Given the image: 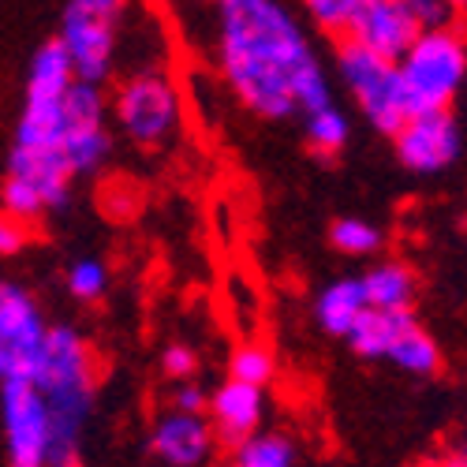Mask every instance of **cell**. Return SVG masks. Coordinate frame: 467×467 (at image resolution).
I'll list each match as a JSON object with an SVG mask.
<instances>
[{"label": "cell", "mask_w": 467, "mask_h": 467, "mask_svg": "<svg viewBox=\"0 0 467 467\" xmlns=\"http://www.w3.org/2000/svg\"><path fill=\"white\" fill-rule=\"evenodd\" d=\"M221 71L236 98L265 120L333 109L329 79L296 16L277 0H224L217 8Z\"/></svg>", "instance_id": "6da1fadb"}, {"label": "cell", "mask_w": 467, "mask_h": 467, "mask_svg": "<svg viewBox=\"0 0 467 467\" xmlns=\"http://www.w3.org/2000/svg\"><path fill=\"white\" fill-rule=\"evenodd\" d=\"M397 75H400V90L408 105V120L411 116H426V112H449L467 75L463 37L452 26L422 30L419 42L397 64Z\"/></svg>", "instance_id": "7a4b0ae2"}, {"label": "cell", "mask_w": 467, "mask_h": 467, "mask_svg": "<svg viewBox=\"0 0 467 467\" xmlns=\"http://www.w3.org/2000/svg\"><path fill=\"white\" fill-rule=\"evenodd\" d=\"M120 16H124V5H116V0H71L64 8L57 42L71 64L75 83L98 87L109 79Z\"/></svg>", "instance_id": "3957f363"}, {"label": "cell", "mask_w": 467, "mask_h": 467, "mask_svg": "<svg viewBox=\"0 0 467 467\" xmlns=\"http://www.w3.org/2000/svg\"><path fill=\"white\" fill-rule=\"evenodd\" d=\"M337 67L344 75L348 90L356 94L359 109L367 112V120L381 135H397L408 124V105H404L400 75L393 64L378 60L374 53H367L352 42H340L337 46Z\"/></svg>", "instance_id": "277c9868"}, {"label": "cell", "mask_w": 467, "mask_h": 467, "mask_svg": "<svg viewBox=\"0 0 467 467\" xmlns=\"http://www.w3.org/2000/svg\"><path fill=\"white\" fill-rule=\"evenodd\" d=\"M116 120L139 146H165L180 128V94L165 71H139L112 98Z\"/></svg>", "instance_id": "5b68a950"}, {"label": "cell", "mask_w": 467, "mask_h": 467, "mask_svg": "<svg viewBox=\"0 0 467 467\" xmlns=\"http://www.w3.org/2000/svg\"><path fill=\"white\" fill-rule=\"evenodd\" d=\"M46 333L49 326L42 322V310L30 292L0 281V381H37Z\"/></svg>", "instance_id": "8992f818"}, {"label": "cell", "mask_w": 467, "mask_h": 467, "mask_svg": "<svg viewBox=\"0 0 467 467\" xmlns=\"http://www.w3.org/2000/svg\"><path fill=\"white\" fill-rule=\"evenodd\" d=\"M60 158L71 176L94 172L109 158V131H105V98L98 87L71 83L60 105Z\"/></svg>", "instance_id": "52a82bcc"}, {"label": "cell", "mask_w": 467, "mask_h": 467, "mask_svg": "<svg viewBox=\"0 0 467 467\" xmlns=\"http://www.w3.org/2000/svg\"><path fill=\"white\" fill-rule=\"evenodd\" d=\"M419 34L422 26L415 23L408 0H356V16L348 23L344 42H352L397 67L404 53L419 42Z\"/></svg>", "instance_id": "ba28073f"}, {"label": "cell", "mask_w": 467, "mask_h": 467, "mask_svg": "<svg viewBox=\"0 0 467 467\" xmlns=\"http://www.w3.org/2000/svg\"><path fill=\"white\" fill-rule=\"evenodd\" d=\"M0 415L12 467H46L49 460V411L26 381H0Z\"/></svg>", "instance_id": "9c48e42d"}, {"label": "cell", "mask_w": 467, "mask_h": 467, "mask_svg": "<svg viewBox=\"0 0 467 467\" xmlns=\"http://www.w3.org/2000/svg\"><path fill=\"white\" fill-rule=\"evenodd\" d=\"M397 139V158L411 172H441L460 158V124L452 112H426L411 116V120L393 135Z\"/></svg>", "instance_id": "30bf717a"}, {"label": "cell", "mask_w": 467, "mask_h": 467, "mask_svg": "<svg viewBox=\"0 0 467 467\" xmlns=\"http://www.w3.org/2000/svg\"><path fill=\"white\" fill-rule=\"evenodd\" d=\"M213 426L202 419V415H165L153 426V438H150V449L165 467H199L210 460L213 452Z\"/></svg>", "instance_id": "8fae6325"}, {"label": "cell", "mask_w": 467, "mask_h": 467, "mask_svg": "<svg viewBox=\"0 0 467 467\" xmlns=\"http://www.w3.org/2000/svg\"><path fill=\"white\" fill-rule=\"evenodd\" d=\"M8 176L23 180L42 206H64L67 202V187H71V172L60 158V150H26V146H12L8 158Z\"/></svg>", "instance_id": "7c38bea8"}, {"label": "cell", "mask_w": 467, "mask_h": 467, "mask_svg": "<svg viewBox=\"0 0 467 467\" xmlns=\"http://www.w3.org/2000/svg\"><path fill=\"white\" fill-rule=\"evenodd\" d=\"M206 408L213 415V434H221L232 445H240L262 422L265 397H262V389H251V385H240V381H224Z\"/></svg>", "instance_id": "4fadbf2b"}, {"label": "cell", "mask_w": 467, "mask_h": 467, "mask_svg": "<svg viewBox=\"0 0 467 467\" xmlns=\"http://www.w3.org/2000/svg\"><path fill=\"white\" fill-rule=\"evenodd\" d=\"M75 75H71V64L60 49V42H46L42 49L34 53L30 60V75H26V109H60L64 105V94L71 90Z\"/></svg>", "instance_id": "5bb4252c"}, {"label": "cell", "mask_w": 467, "mask_h": 467, "mask_svg": "<svg viewBox=\"0 0 467 467\" xmlns=\"http://www.w3.org/2000/svg\"><path fill=\"white\" fill-rule=\"evenodd\" d=\"M359 285H363V299L370 310L400 315V310H411V303H415V274L400 262L374 265Z\"/></svg>", "instance_id": "9a60e30c"}, {"label": "cell", "mask_w": 467, "mask_h": 467, "mask_svg": "<svg viewBox=\"0 0 467 467\" xmlns=\"http://www.w3.org/2000/svg\"><path fill=\"white\" fill-rule=\"evenodd\" d=\"M415 326V315L411 310H400V315H385V310H363L359 322L348 329V344H352V352L363 356V359H381L389 356V348H393V340Z\"/></svg>", "instance_id": "2e32d148"}, {"label": "cell", "mask_w": 467, "mask_h": 467, "mask_svg": "<svg viewBox=\"0 0 467 467\" xmlns=\"http://www.w3.org/2000/svg\"><path fill=\"white\" fill-rule=\"evenodd\" d=\"M363 310H367V299L359 281H337L318 296V322L326 333H337V337H348V329L359 322Z\"/></svg>", "instance_id": "e0dca14e"}, {"label": "cell", "mask_w": 467, "mask_h": 467, "mask_svg": "<svg viewBox=\"0 0 467 467\" xmlns=\"http://www.w3.org/2000/svg\"><path fill=\"white\" fill-rule=\"evenodd\" d=\"M389 359H393L400 370H408V374L426 378V374H434L441 367V348H438V340L431 333L419 329V322H415V326H408L393 340V348H389Z\"/></svg>", "instance_id": "ac0fdd59"}, {"label": "cell", "mask_w": 467, "mask_h": 467, "mask_svg": "<svg viewBox=\"0 0 467 467\" xmlns=\"http://www.w3.org/2000/svg\"><path fill=\"white\" fill-rule=\"evenodd\" d=\"M232 467H296V445L285 434H251L236 445Z\"/></svg>", "instance_id": "d6986e66"}, {"label": "cell", "mask_w": 467, "mask_h": 467, "mask_svg": "<svg viewBox=\"0 0 467 467\" xmlns=\"http://www.w3.org/2000/svg\"><path fill=\"white\" fill-rule=\"evenodd\" d=\"M348 142V120L337 109H322L315 116H306V146L318 153V158H337Z\"/></svg>", "instance_id": "ffe728a7"}, {"label": "cell", "mask_w": 467, "mask_h": 467, "mask_svg": "<svg viewBox=\"0 0 467 467\" xmlns=\"http://www.w3.org/2000/svg\"><path fill=\"white\" fill-rule=\"evenodd\" d=\"M274 370H277V363H274V352H269V348L244 344V348H236V356H232V363H228V374H232L228 381L262 389L265 381H274Z\"/></svg>", "instance_id": "44dd1931"}, {"label": "cell", "mask_w": 467, "mask_h": 467, "mask_svg": "<svg viewBox=\"0 0 467 467\" xmlns=\"http://www.w3.org/2000/svg\"><path fill=\"white\" fill-rule=\"evenodd\" d=\"M329 240L340 254H374L381 247V232L370 224V221H359V217H340L333 221L329 228Z\"/></svg>", "instance_id": "7402d4cb"}, {"label": "cell", "mask_w": 467, "mask_h": 467, "mask_svg": "<svg viewBox=\"0 0 467 467\" xmlns=\"http://www.w3.org/2000/svg\"><path fill=\"white\" fill-rule=\"evenodd\" d=\"M306 16L315 19L326 34H333L337 42L348 37V23L356 16V0H306Z\"/></svg>", "instance_id": "603a6c76"}, {"label": "cell", "mask_w": 467, "mask_h": 467, "mask_svg": "<svg viewBox=\"0 0 467 467\" xmlns=\"http://www.w3.org/2000/svg\"><path fill=\"white\" fill-rule=\"evenodd\" d=\"M0 210H5L8 217H16V221H23V224L46 213L42 199H37V194L23 180H16V176H8L5 187H0Z\"/></svg>", "instance_id": "cb8c5ba5"}, {"label": "cell", "mask_w": 467, "mask_h": 467, "mask_svg": "<svg viewBox=\"0 0 467 467\" xmlns=\"http://www.w3.org/2000/svg\"><path fill=\"white\" fill-rule=\"evenodd\" d=\"M105 285H109V274L98 258H79L67 269V288L75 299H101Z\"/></svg>", "instance_id": "d4e9b609"}, {"label": "cell", "mask_w": 467, "mask_h": 467, "mask_svg": "<svg viewBox=\"0 0 467 467\" xmlns=\"http://www.w3.org/2000/svg\"><path fill=\"white\" fill-rule=\"evenodd\" d=\"M194 367H199V363H194V352H191L187 344H169V348H165L161 370H165L172 381H187V378L194 374Z\"/></svg>", "instance_id": "484cf974"}, {"label": "cell", "mask_w": 467, "mask_h": 467, "mask_svg": "<svg viewBox=\"0 0 467 467\" xmlns=\"http://www.w3.org/2000/svg\"><path fill=\"white\" fill-rule=\"evenodd\" d=\"M411 5V16L422 30H445L449 26V5H438V0H408Z\"/></svg>", "instance_id": "4316f807"}, {"label": "cell", "mask_w": 467, "mask_h": 467, "mask_svg": "<svg viewBox=\"0 0 467 467\" xmlns=\"http://www.w3.org/2000/svg\"><path fill=\"white\" fill-rule=\"evenodd\" d=\"M26 240H30L26 224L0 210V258H5V254H19V251L26 247Z\"/></svg>", "instance_id": "83f0119b"}, {"label": "cell", "mask_w": 467, "mask_h": 467, "mask_svg": "<svg viewBox=\"0 0 467 467\" xmlns=\"http://www.w3.org/2000/svg\"><path fill=\"white\" fill-rule=\"evenodd\" d=\"M206 404H210V397L202 393L199 385L183 381V385L176 389V411H180V415H202V411H206Z\"/></svg>", "instance_id": "f1b7e54d"}, {"label": "cell", "mask_w": 467, "mask_h": 467, "mask_svg": "<svg viewBox=\"0 0 467 467\" xmlns=\"http://www.w3.org/2000/svg\"><path fill=\"white\" fill-rule=\"evenodd\" d=\"M419 467H467L463 452H452V456H441V460H431V463H419Z\"/></svg>", "instance_id": "f546056e"}]
</instances>
